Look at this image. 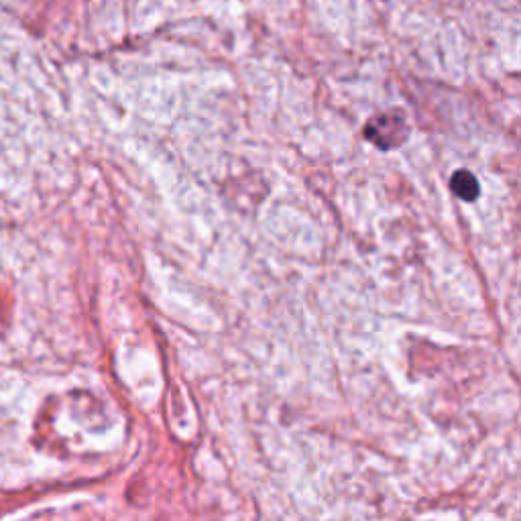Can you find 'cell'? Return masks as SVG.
Segmentation results:
<instances>
[{
    "mask_svg": "<svg viewBox=\"0 0 521 521\" xmlns=\"http://www.w3.org/2000/svg\"><path fill=\"white\" fill-rule=\"evenodd\" d=\"M450 188L460 200H465V202H475L479 198V192H481L479 180L467 169H460V171L454 173L452 180H450Z\"/></svg>",
    "mask_w": 521,
    "mask_h": 521,
    "instance_id": "2",
    "label": "cell"
},
{
    "mask_svg": "<svg viewBox=\"0 0 521 521\" xmlns=\"http://www.w3.org/2000/svg\"><path fill=\"white\" fill-rule=\"evenodd\" d=\"M365 137L379 149H393L408 137V125L401 114H383L367 125Z\"/></svg>",
    "mask_w": 521,
    "mask_h": 521,
    "instance_id": "1",
    "label": "cell"
}]
</instances>
